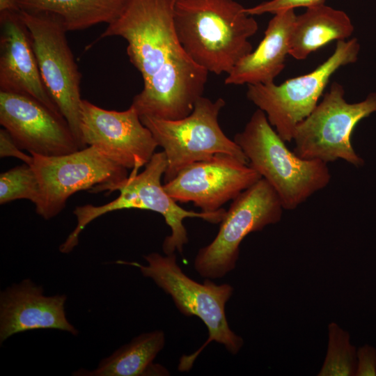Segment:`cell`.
<instances>
[{
    "instance_id": "1",
    "label": "cell",
    "mask_w": 376,
    "mask_h": 376,
    "mask_svg": "<svg viewBox=\"0 0 376 376\" xmlns=\"http://www.w3.org/2000/svg\"><path fill=\"white\" fill-rule=\"evenodd\" d=\"M175 1L128 0L97 39L127 40L129 59L143 81L130 105L140 117L178 120L189 115L207 81L209 72L190 58L178 38Z\"/></svg>"
},
{
    "instance_id": "2",
    "label": "cell",
    "mask_w": 376,
    "mask_h": 376,
    "mask_svg": "<svg viewBox=\"0 0 376 376\" xmlns=\"http://www.w3.org/2000/svg\"><path fill=\"white\" fill-rule=\"evenodd\" d=\"M173 22L190 58L217 75H228L253 51L249 39L258 29L256 20L235 0H176Z\"/></svg>"
},
{
    "instance_id": "3",
    "label": "cell",
    "mask_w": 376,
    "mask_h": 376,
    "mask_svg": "<svg viewBox=\"0 0 376 376\" xmlns=\"http://www.w3.org/2000/svg\"><path fill=\"white\" fill-rule=\"evenodd\" d=\"M234 141L248 164L276 191L285 210L296 209L331 181L327 163L302 159L290 150L259 109Z\"/></svg>"
},
{
    "instance_id": "4",
    "label": "cell",
    "mask_w": 376,
    "mask_h": 376,
    "mask_svg": "<svg viewBox=\"0 0 376 376\" xmlns=\"http://www.w3.org/2000/svg\"><path fill=\"white\" fill-rule=\"evenodd\" d=\"M147 265L118 260L116 263L137 267L142 275L151 279L165 293L170 295L179 311L185 316H196L205 324L208 338L197 351L180 360L178 370H189L201 352L212 341L223 345L232 354L239 352L243 338L231 330L226 315V304L234 289L228 283L217 285L206 279L198 283L182 271L175 253L162 256L153 252L143 256Z\"/></svg>"
},
{
    "instance_id": "5",
    "label": "cell",
    "mask_w": 376,
    "mask_h": 376,
    "mask_svg": "<svg viewBox=\"0 0 376 376\" xmlns=\"http://www.w3.org/2000/svg\"><path fill=\"white\" fill-rule=\"evenodd\" d=\"M166 166L164 152H155L142 172L131 173L126 180L115 187L114 191L120 193L116 199L100 206L89 204L77 206L73 212L77 221L75 233L79 235L94 219L113 211L124 209L151 210L162 214L171 228V234L164 238L162 244L164 253L169 255L177 251L182 253L184 246L189 241L187 231L183 224L185 219L199 218L212 224H218L226 210L221 208L214 212H198L187 210L178 205L161 182Z\"/></svg>"
},
{
    "instance_id": "6",
    "label": "cell",
    "mask_w": 376,
    "mask_h": 376,
    "mask_svg": "<svg viewBox=\"0 0 376 376\" xmlns=\"http://www.w3.org/2000/svg\"><path fill=\"white\" fill-rule=\"evenodd\" d=\"M225 105L226 102L221 97L212 101L201 96L191 113L182 118L140 117L166 155L164 183L174 178L186 166L210 159L219 153L232 155L248 164L240 147L224 134L219 124L218 116Z\"/></svg>"
},
{
    "instance_id": "7",
    "label": "cell",
    "mask_w": 376,
    "mask_h": 376,
    "mask_svg": "<svg viewBox=\"0 0 376 376\" xmlns=\"http://www.w3.org/2000/svg\"><path fill=\"white\" fill-rule=\"evenodd\" d=\"M376 112V92L362 101L349 103L341 84L334 82L312 112L296 127L293 152L305 159L325 163L343 159L356 167L364 159L354 150L352 134L362 119Z\"/></svg>"
},
{
    "instance_id": "8",
    "label": "cell",
    "mask_w": 376,
    "mask_h": 376,
    "mask_svg": "<svg viewBox=\"0 0 376 376\" xmlns=\"http://www.w3.org/2000/svg\"><path fill=\"white\" fill-rule=\"evenodd\" d=\"M33 155L31 166L38 177L40 194L36 213L50 219L65 207L75 193L113 191L128 178L127 169L117 164L94 146L58 156Z\"/></svg>"
},
{
    "instance_id": "9",
    "label": "cell",
    "mask_w": 376,
    "mask_h": 376,
    "mask_svg": "<svg viewBox=\"0 0 376 376\" xmlns=\"http://www.w3.org/2000/svg\"><path fill=\"white\" fill-rule=\"evenodd\" d=\"M359 51L357 38L338 40L333 54L312 72L279 85H247L246 97L265 113L278 134L290 142L297 125L318 104L332 75L340 67L355 63Z\"/></svg>"
},
{
    "instance_id": "10",
    "label": "cell",
    "mask_w": 376,
    "mask_h": 376,
    "mask_svg": "<svg viewBox=\"0 0 376 376\" xmlns=\"http://www.w3.org/2000/svg\"><path fill=\"white\" fill-rule=\"evenodd\" d=\"M283 210L276 191L260 178L233 200L214 239L198 250L194 263L196 272L209 279L225 276L235 268L244 237L279 222Z\"/></svg>"
},
{
    "instance_id": "11",
    "label": "cell",
    "mask_w": 376,
    "mask_h": 376,
    "mask_svg": "<svg viewBox=\"0 0 376 376\" xmlns=\"http://www.w3.org/2000/svg\"><path fill=\"white\" fill-rule=\"evenodd\" d=\"M29 31L39 70L49 95L67 121L80 149L81 73L66 38L61 19L47 13L20 10Z\"/></svg>"
},
{
    "instance_id": "12",
    "label": "cell",
    "mask_w": 376,
    "mask_h": 376,
    "mask_svg": "<svg viewBox=\"0 0 376 376\" xmlns=\"http://www.w3.org/2000/svg\"><path fill=\"white\" fill-rule=\"evenodd\" d=\"M80 132L85 147L94 146L117 164L138 173L158 146L132 107L117 111L86 100L81 104Z\"/></svg>"
},
{
    "instance_id": "13",
    "label": "cell",
    "mask_w": 376,
    "mask_h": 376,
    "mask_svg": "<svg viewBox=\"0 0 376 376\" xmlns=\"http://www.w3.org/2000/svg\"><path fill=\"white\" fill-rule=\"evenodd\" d=\"M261 176L248 164L225 153L194 162L164 184L176 201L192 203L204 212H214L235 198Z\"/></svg>"
},
{
    "instance_id": "14",
    "label": "cell",
    "mask_w": 376,
    "mask_h": 376,
    "mask_svg": "<svg viewBox=\"0 0 376 376\" xmlns=\"http://www.w3.org/2000/svg\"><path fill=\"white\" fill-rule=\"evenodd\" d=\"M0 123L31 155L58 156L80 149L65 119L27 95L0 92Z\"/></svg>"
},
{
    "instance_id": "15",
    "label": "cell",
    "mask_w": 376,
    "mask_h": 376,
    "mask_svg": "<svg viewBox=\"0 0 376 376\" xmlns=\"http://www.w3.org/2000/svg\"><path fill=\"white\" fill-rule=\"evenodd\" d=\"M0 92L31 97L63 116L42 81L20 10L0 13Z\"/></svg>"
},
{
    "instance_id": "16",
    "label": "cell",
    "mask_w": 376,
    "mask_h": 376,
    "mask_svg": "<svg viewBox=\"0 0 376 376\" xmlns=\"http://www.w3.org/2000/svg\"><path fill=\"white\" fill-rule=\"evenodd\" d=\"M65 295L46 296L42 285L30 279L13 283L0 292V343L17 333L54 329L78 334L68 320Z\"/></svg>"
},
{
    "instance_id": "17",
    "label": "cell",
    "mask_w": 376,
    "mask_h": 376,
    "mask_svg": "<svg viewBox=\"0 0 376 376\" xmlns=\"http://www.w3.org/2000/svg\"><path fill=\"white\" fill-rule=\"evenodd\" d=\"M296 16L292 9L274 14L257 48L237 63L227 75L225 84L253 85L274 82L285 68Z\"/></svg>"
},
{
    "instance_id": "18",
    "label": "cell",
    "mask_w": 376,
    "mask_h": 376,
    "mask_svg": "<svg viewBox=\"0 0 376 376\" xmlns=\"http://www.w3.org/2000/svg\"><path fill=\"white\" fill-rule=\"evenodd\" d=\"M354 28L343 10L324 3L308 7L297 15L290 37L289 55L297 60L306 59L311 53L333 40H345Z\"/></svg>"
},
{
    "instance_id": "19",
    "label": "cell",
    "mask_w": 376,
    "mask_h": 376,
    "mask_svg": "<svg viewBox=\"0 0 376 376\" xmlns=\"http://www.w3.org/2000/svg\"><path fill=\"white\" fill-rule=\"evenodd\" d=\"M165 342V334L162 330L141 334L110 356L102 359L94 370L81 368L73 375H169L164 367L153 363L154 359L164 347Z\"/></svg>"
},
{
    "instance_id": "20",
    "label": "cell",
    "mask_w": 376,
    "mask_h": 376,
    "mask_svg": "<svg viewBox=\"0 0 376 376\" xmlns=\"http://www.w3.org/2000/svg\"><path fill=\"white\" fill-rule=\"evenodd\" d=\"M128 0H20V10L58 16L67 31L108 24L121 13Z\"/></svg>"
},
{
    "instance_id": "21",
    "label": "cell",
    "mask_w": 376,
    "mask_h": 376,
    "mask_svg": "<svg viewBox=\"0 0 376 376\" xmlns=\"http://www.w3.org/2000/svg\"><path fill=\"white\" fill-rule=\"evenodd\" d=\"M357 368V350L350 334L336 322L328 326V346L318 376H353Z\"/></svg>"
},
{
    "instance_id": "22",
    "label": "cell",
    "mask_w": 376,
    "mask_h": 376,
    "mask_svg": "<svg viewBox=\"0 0 376 376\" xmlns=\"http://www.w3.org/2000/svg\"><path fill=\"white\" fill-rule=\"evenodd\" d=\"M40 194L38 177L33 167L24 163L0 175V203L26 199L34 205Z\"/></svg>"
},
{
    "instance_id": "23",
    "label": "cell",
    "mask_w": 376,
    "mask_h": 376,
    "mask_svg": "<svg viewBox=\"0 0 376 376\" xmlns=\"http://www.w3.org/2000/svg\"><path fill=\"white\" fill-rule=\"evenodd\" d=\"M325 3V0H270L263 1L255 6L245 8V11L249 15H260L265 13L276 14L278 12L295 10L299 7L314 6Z\"/></svg>"
},
{
    "instance_id": "24",
    "label": "cell",
    "mask_w": 376,
    "mask_h": 376,
    "mask_svg": "<svg viewBox=\"0 0 376 376\" xmlns=\"http://www.w3.org/2000/svg\"><path fill=\"white\" fill-rule=\"evenodd\" d=\"M355 375H376V349L368 345H365L357 350Z\"/></svg>"
},
{
    "instance_id": "25",
    "label": "cell",
    "mask_w": 376,
    "mask_h": 376,
    "mask_svg": "<svg viewBox=\"0 0 376 376\" xmlns=\"http://www.w3.org/2000/svg\"><path fill=\"white\" fill-rule=\"evenodd\" d=\"M0 157H13L31 165L33 162V155H29L22 151V149L15 142L10 134L6 129L0 130Z\"/></svg>"
},
{
    "instance_id": "26",
    "label": "cell",
    "mask_w": 376,
    "mask_h": 376,
    "mask_svg": "<svg viewBox=\"0 0 376 376\" xmlns=\"http://www.w3.org/2000/svg\"><path fill=\"white\" fill-rule=\"evenodd\" d=\"M19 2L20 0H0V13L21 10Z\"/></svg>"
}]
</instances>
